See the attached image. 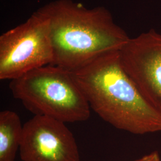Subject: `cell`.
I'll return each instance as SVG.
<instances>
[{"mask_svg":"<svg viewBox=\"0 0 161 161\" xmlns=\"http://www.w3.org/2000/svg\"><path fill=\"white\" fill-rule=\"evenodd\" d=\"M39 10L48 21L52 65L70 72L104 53L121 50L130 39L104 7L89 8L72 0H56Z\"/></svg>","mask_w":161,"mask_h":161,"instance_id":"cell-2","label":"cell"},{"mask_svg":"<svg viewBox=\"0 0 161 161\" xmlns=\"http://www.w3.org/2000/svg\"><path fill=\"white\" fill-rule=\"evenodd\" d=\"M119 51L104 53L72 72L76 83L90 108L116 128L137 135L161 132V114L127 74Z\"/></svg>","mask_w":161,"mask_h":161,"instance_id":"cell-1","label":"cell"},{"mask_svg":"<svg viewBox=\"0 0 161 161\" xmlns=\"http://www.w3.org/2000/svg\"><path fill=\"white\" fill-rule=\"evenodd\" d=\"M53 61L48 21L39 9L0 36L1 80L17 79Z\"/></svg>","mask_w":161,"mask_h":161,"instance_id":"cell-4","label":"cell"},{"mask_svg":"<svg viewBox=\"0 0 161 161\" xmlns=\"http://www.w3.org/2000/svg\"><path fill=\"white\" fill-rule=\"evenodd\" d=\"M23 161H80L75 137L65 123L34 115L23 125L20 146Z\"/></svg>","mask_w":161,"mask_h":161,"instance_id":"cell-6","label":"cell"},{"mask_svg":"<svg viewBox=\"0 0 161 161\" xmlns=\"http://www.w3.org/2000/svg\"><path fill=\"white\" fill-rule=\"evenodd\" d=\"M13 97L35 115L66 122H83L90 107L72 72L54 65L35 69L11 80Z\"/></svg>","mask_w":161,"mask_h":161,"instance_id":"cell-3","label":"cell"},{"mask_svg":"<svg viewBox=\"0 0 161 161\" xmlns=\"http://www.w3.org/2000/svg\"><path fill=\"white\" fill-rule=\"evenodd\" d=\"M135 161H161V159L159 153L154 151Z\"/></svg>","mask_w":161,"mask_h":161,"instance_id":"cell-8","label":"cell"},{"mask_svg":"<svg viewBox=\"0 0 161 161\" xmlns=\"http://www.w3.org/2000/svg\"><path fill=\"white\" fill-rule=\"evenodd\" d=\"M23 128L16 112L9 110L0 112V161H14L21 144Z\"/></svg>","mask_w":161,"mask_h":161,"instance_id":"cell-7","label":"cell"},{"mask_svg":"<svg viewBox=\"0 0 161 161\" xmlns=\"http://www.w3.org/2000/svg\"><path fill=\"white\" fill-rule=\"evenodd\" d=\"M121 64L146 102L161 115V34L153 29L130 38Z\"/></svg>","mask_w":161,"mask_h":161,"instance_id":"cell-5","label":"cell"}]
</instances>
